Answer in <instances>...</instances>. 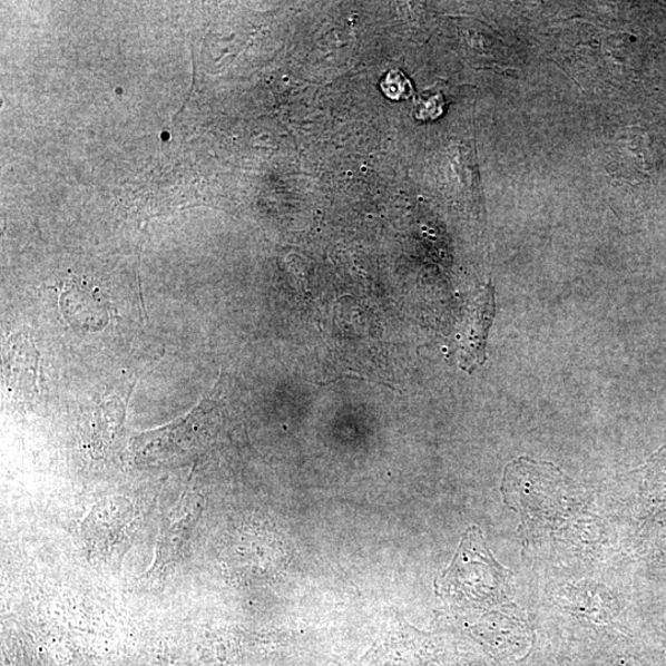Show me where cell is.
Masks as SVG:
<instances>
[{"instance_id": "obj_1", "label": "cell", "mask_w": 666, "mask_h": 666, "mask_svg": "<svg viewBox=\"0 0 666 666\" xmlns=\"http://www.w3.org/2000/svg\"><path fill=\"white\" fill-rule=\"evenodd\" d=\"M509 577L510 571L490 554L479 528L470 527L452 566L439 580V591L477 607L499 605L507 600Z\"/></svg>"}]
</instances>
